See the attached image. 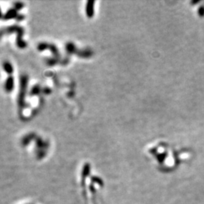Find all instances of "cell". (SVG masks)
I'll use <instances>...</instances> for the list:
<instances>
[{
  "mask_svg": "<svg viewBox=\"0 0 204 204\" xmlns=\"http://www.w3.org/2000/svg\"><path fill=\"white\" fill-rule=\"evenodd\" d=\"M4 68H5V70L6 71H8L9 73H11V70H12V67H11V66L9 64V63H5Z\"/></svg>",
  "mask_w": 204,
  "mask_h": 204,
  "instance_id": "3957f363",
  "label": "cell"
},
{
  "mask_svg": "<svg viewBox=\"0 0 204 204\" xmlns=\"http://www.w3.org/2000/svg\"><path fill=\"white\" fill-rule=\"evenodd\" d=\"M5 87L8 90H11L13 87V77H9L6 82V86Z\"/></svg>",
  "mask_w": 204,
  "mask_h": 204,
  "instance_id": "7a4b0ae2",
  "label": "cell"
},
{
  "mask_svg": "<svg viewBox=\"0 0 204 204\" xmlns=\"http://www.w3.org/2000/svg\"><path fill=\"white\" fill-rule=\"evenodd\" d=\"M93 4L94 2L93 1H88L87 2V5H86V14L88 17H92L93 14H94V7H93Z\"/></svg>",
  "mask_w": 204,
  "mask_h": 204,
  "instance_id": "6da1fadb",
  "label": "cell"
}]
</instances>
